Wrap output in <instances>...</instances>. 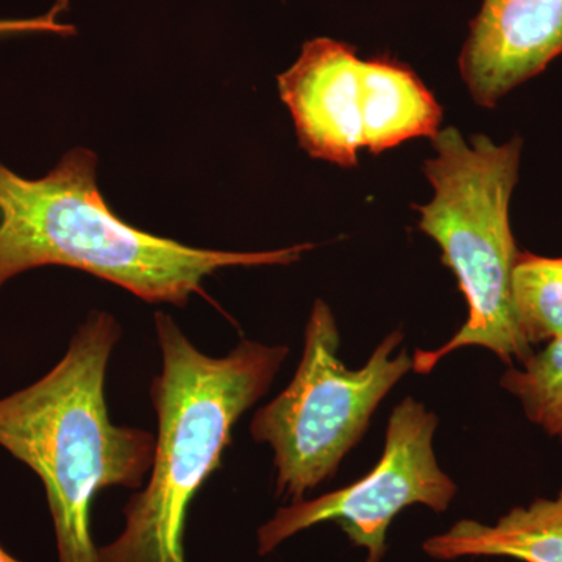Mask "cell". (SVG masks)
<instances>
[{
    "instance_id": "8992f818",
    "label": "cell",
    "mask_w": 562,
    "mask_h": 562,
    "mask_svg": "<svg viewBox=\"0 0 562 562\" xmlns=\"http://www.w3.org/2000/svg\"><path fill=\"white\" fill-rule=\"evenodd\" d=\"M439 419L424 403L406 397L387 420L382 458L368 475L319 497L286 503L258 528V554L268 557L299 532L336 522L351 546L382 562L392 520L409 506L442 514L457 497V483L442 471L432 439Z\"/></svg>"
},
{
    "instance_id": "5b68a950",
    "label": "cell",
    "mask_w": 562,
    "mask_h": 562,
    "mask_svg": "<svg viewBox=\"0 0 562 562\" xmlns=\"http://www.w3.org/2000/svg\"><path fill=\"white\" fill-rule=\"evenodd\" d=\"M403 338L401 328L390 333L362 368L349 369L339 358L341 335L335 314L321 299L314 302L297 371L250 424L251 438L271 447L277 497L305 501L335 476L380 403L413 371L406 349L394 355Z\"/></svg>"
},
{
    "instance_id": "8fae6325",
    "label": "cell",
    "mask_w": 562,
    "mask_h": 562,
    "mask_svg": "<svg viewBox=\"0 0 562 562\" xmlns=\"http://www.w3.org/2000/svg\"><path fill=\"white\" fill-rule=\"evenodd\" d=\"M517 324L530 346L562 336V257L519 251L513 271Z\"/></svg>"
},
{
    "instance_id": "30bf717a",
    "label": "cell",
    "mask_w": 562,
    "mask_h": 562,
    "mask_svg": "<svg viewBox=\"0 0 562 562\" xmlns=\"http://www.w3.org/2000/svg\"><path fill=\"white\" fill-rule=\"evenodd\" d=\"M362 147L372 155L405 140L435 138L442 109L408 66L392 58L361 61Z\"/></svg>"
},
{
    "instance_id": "9c48e42d",
    "label": "cell",
    "mask_w": 562,
    "mask_h": 562,
    "mask_svg": "<svg viewBox=\"0 0 562 562\" xmlns=\"http://www.w3.org/2000/svg\"><path fill=\"white\" fill-rule=\"evenodd\" d=\"M422 550L436 561L512 558L520 562H562V487L552 498L516 506L495 524L462 519L425 539Z\"/></svg>"
},
{
    "instance_id": "7c38bea8",
    "label": "cell",
    "mask_w": 562,
    "mask_h": 562,
    "mask_svg": "<svg viewBox=\"0 0 562 562\" xmlns=\"http://www.w3.org/2000/svg\"><path fill=\"white\" fill-rule=\"evenodd\" d=\"M501 386L519 401L528 420L562 441V336L532 351L520 368L509 366Z\"/></svg>"
},
{
    "instance_id": "7a4b0ae2",
    "label": "cell",
    "mask_w": 562,
    "mask_h": 562,
    "mask_svg": "<svg viewBox=\"0 0 562 562\" xmlns=\"http://www.w3.org/2000/svg\"><path fill=\"white\" fill-rule=\"evenodd\" d=\"M121 336L111 314L92 312L52 371L0 398V447L43 483L58 562H99L95 495L139 491L154 461L155 435L113 424L106 409V368Z\"/></svg>"
},
{
    "instance_id": "4fadbf2b",
    "label": "cell",
    "mask_w": 562,
    "mask_h": 562,
    "mask_svg": "<svg viewBox=\"0 0 562 562\" xmlns=\"http://www.w3.org/2000/svg\"><path fill=\"white\" fill-rule=\"evenodd\" d=\"M68 9L66 0H57L46 14L29 20H0V36L22 35V33H54V35H76V27L63 24L58 18Z\"/></svg>"
},
{
    "instance_id": "5bb4252c",
    "label": "cell",
    "mask_w": 562,
    "mask_h": 562,
    "mask_svg": "<svg viewBox=\"0 0 562 562\" xmlns=\"http://www.w3.org/2000/svg\"><path fill=\"white\" fill-rule=\"evenodd\" d=\"M0 562H24L16 560V558L11 557L7 550H3L2 547H0Z\"/></svg>"
},
{
    "instance_id": "277c9868",
    "label": "cell",
    "mask_w": 562,
    "mask_h": 562,
    "mask_svg": "<svg viewBox=\"0 0 562 562\" xmlns=\"http://www.w3.org/2000/svg\"><path fill=\"white\" fill-rule=\"evenodd\" d=\"M432 147L435 157L425 161L424 171L435 195L416 206L419 228L441 247L469 316L439 349L414 351L413 372L427 375L443 358L471 346L492 351L505 364H522L532 347L514 312L513 271L520 250L509 224L522 138L497 146L473 135L468 143L458 128L447 127L432 138Z\"/></svg>"
},
{
    "instance_id": "6da1fadb",
    "label": "cell",
    "mask_w": 562,
    "mask_h": 562,
    "mask_svg": "<svg viewBox=\"0 0 562 562\" xmlns=\"http://www.w3.org/2000/svg\"><path fill=\"white\" fill-rule=\"evenodd\" d=\"M98 157L69 150L41 179L0 162V290L41 266H66L131 291L140 301L187 306L206 277L227 268L284 266L312 244L266 251L195 249L132 227L106 205Z\"/></svg>"
},
{
    "instance_id": "ba28073f",
    "label": "cell",
    "mask_w": 562,
    "mask_h": 562,
    "mask_svg": "<svg viewBox=\"0 0 562 562\" xmlns=\"http://www.w3.org/2000/svg\"><path fill=\"white\" fill-rule=\"evenodd\" d=\"M562 55V0H483L462 46L473 101L492 109Z\"/></svg>"
},
{
    "instance_id": "52a82bcc",
    "label": "cell",
    "mask_w": 562,
    "mask_h": 562,
    "mask_svg": "<svg viewBox=\"0 0 562 562\" xmlns=\"http://www.w3.org/2000/svg\"><path fill=\"white\" fill-rule=\"evenodd\" d=\"M361 61L349 44L314 38L303 44L297 61L279 76L281 101L291 111L299 143L316 160L342 168L358 162Z\"/></svg>"
},
{
    "instance_id": "3957f363",
    "label": "cell",
    "mask_w": 562,
    "mask_h": 562,
    "mask_svg": "<svg viewBox=\"0 0 562 562\" xmlns=\"http://www.w3.org/2000/svg\"><path fill=\"white\" fill-rule=\"evenodd\" d=\"M161 372L150 386L158 432L149 480L124 506V527L99 562H187L184 528L195 494L221 468L232 430L271 390L290 347L243 339L202 353L171 316L155 314Z\"/></svg>"
}]
</instances>
